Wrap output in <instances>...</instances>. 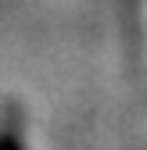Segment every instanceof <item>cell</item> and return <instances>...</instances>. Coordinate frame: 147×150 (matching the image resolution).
I'll return each mask as SVG.
<instances>
[{
    "label": "cell",
    "mask_w": 147,
    "mask_h": 150,
    "mask_svg": "<svg viewBox=\"0 0 147 150\" xmlns=\"http://www.w3.org/2000/svg\"><path fill=\"white\" fill-rule=\"evenodd\" d=\"M0 150H18V129H14V122H11V129H7V122H4V129H0Z\"/></svg>",
    "instance_id": "cell-1"
}]
</instances>
